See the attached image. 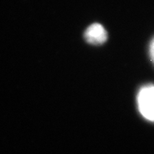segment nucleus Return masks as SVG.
<instances>
[{
    "label": "nucleus",
    "mask_w": 154,
    "mask_h": 154,
    "mask_svg": "<svg viewBox=\"0 0 154 154\" xmlns=\"http://www.w3.org/2000/svg\"><path fill=\"white\" fill-rule=\"evenodd\" d=\"M137 104L144 118L154 122V85H146L141 88L138 94Z\"/></svg>",
    "instance_id": "obj_1"
},
{
    "label": "nucleus",
    "mask_w": 154,
    "mask_h": 154,
    "mask_svg": "<svg viewBox=\"0 0 154 154\" xmlns=\"http://www.w3.org/2000/svg\"><path fill=\"white\" fill-rule=\"evenodd\" d=\"M107 32L99 23L90 25L84 33V38L89 44L101 45L107 40Z\"/></svg>",
    "instance_id": "obj_2"
},
{
    "label": "nucleus",
    "mask_w": 154,
    "mask_h": 154,
    "mask_svg": "<svg viewBox=\"0 0 154 154\" xmlns=\"http://www.w3.org/2000/svg\"><path fill=\"white\" fill-rule=\"evenodd\" d=\"M150 56H151L152 60L154 62V39L152 40V42L151 43V45H150Z\"/></svg>",
    "instance_id": "obj_3"
}]
</instances>
